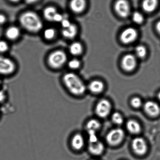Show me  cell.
<instances>
[{
    "mask_svg": "<svg viewBox=\"0 0 160 160\" xmlns=\"http://www.w3.org/2000/svg\"><path fill=\"white\" fill-rule=\"evenodd\" d=\"M125 137L123 130L120 128L111 130L106 136L107 142L111 146H117L121 143Z\"/></svg>",
    "mask_w": 160,
    "mask_h": 160,
    "instance_id": "8992f818",
    "label": "cell"
},
{
    "mask_svg": "<svg viewBox=\"0 0 160 160\" xmlns=\"http://www.w3.org/2000/svg\"><path fill=\"white\" fill-rule=\"evenodd\" d=\"M1 79H0V84H1Z\"/></svg>",
    "mask_w": 160,
    "mask_h": 160,
    "instance_id": "8d00e7d4",
    "label": "cell"
},
{
    "mask_svg": "<svg viewBox=\"0 0 160 160\" xmlns=\"http://www.w3.org/2000/svg\"><path fill=\"white\" fill-rule=\"evenodd\" d=\"M137 60L136 57L133 55L128 54L124 56L122 61V66L125 71H132L136 67Z\"/></svg>",
    "mask_w": 160,
    "mask_h": 160,
    "instance_id": "7c38bea8",
    "label": "cell"
},
{
    "mask_svg": "<svg viewBox=\"0 0 160 160\" xmlns=\"http://www.w3.org/2000/svg\"><path fill=\"white\" fill-rule=\"evenodd\" d=\"M104 84L101 81L95 80L89 83L88 89L92 93L99 94L103 92L104 89Z\"/></svg>",
    "mask_w": 160,
    "mask_h": 160,
    "instance_id": "d6986e66",
    "label": "cell"
},
{
    "mask_svg": "<svg viewBox=\"0 0 160 160\" xmlns=\"http://www.w3.org/2000/svg\"><path fill=\"white\" fill-rule=\"evenodd\" d=\"M43 35L45 40L48 41L52 40L56 37V30L53 28H47L44 30Z\"/></svg>",
    "mask_w": 160,
    "mask_h": 160,
    "instance_id": "603a6c76",
    "label": "cell"
},
{
    "mask_svg": "<svg viewBox=\"0 0 160 160\" xmlns=\"http://www.w3.org/2000/svg\"><path fill=\"white\" fill-rule=\"evenodd\" d=\"M85 140L81 133L76 132L69 136L67 145L69 149L73 152H79L84 148Z\"/></svg>",
    "mask_w": 160,
    "mask_h": 160,
    "instance_id": "277c9868",
    "label": "cell"
},
{
    "mask_svg": "<svg viewBox=\"0 0 160 160\" xmlns=\"http://www.w3.org/2000/svg\"><path fill=\"white\" fill-rule=\"evenodd\" d=\"M127 129L131 134H139L142 130L140 124L134 120H128L126 123Z\"/></svg>",
    "mask_w": 160,
    "mask_h": 160,
    "instance_id": "ac0fdd59",
    "label": "cell"
},
{
    "mask_svg": "<svg viewBox=\"0 0 160 160\" xmlns=\"http://www.w3.org/2000/svg\"><path fill=\"white\" fill-rule=\"evenodd\" d=\"M158 98L160 102V92L158 94Z\"/></svg>",
    "mask_w": 160,
    "mask_h": 160,
    "instance_id": "d590c367",
    "label": "cell"
},
{
    "mask_svg": "<svg viewBox=\"0 0 160 160\" xmlns=\"http://www.w3.org/2000/svg\"><path fill=\"white\" fill-rule=\"evenodd\" d=\"M78 32L77 26L72 23L71 26L67 29H62V34L64 38L68 40H72L76 37Z\"/></svg>",
    "mask_w": 160,
    "mask_h": 160,
    "instance_id": "2e32d148",
    "label": "cell"
},
{
    "mask_svg": "<svg viewBox=\"0 0 160 160\" xmlns=\"http://www.w3.org/2000/svg\"><path fill=\"white\" fill-rule=\"evenodd\" d=\"M111 119L112 122L118 125H121L123 122V116L118 112L114 113L111 117Z\"/></svg>",
    "mask_w": 160,
    "mask_h": 160,
    "instance_id": "484cf974",
    "label": "cell"
},
{
    "mask_svg": "<svg viewBox=\"0 0 160 160\" xmlns=\"http://www.w3.org/2000/svg\"><path fill=\"white\" fill-rule=\"evenodd\" d=\"M86 6V1L84 0H73L69 3V7L72 12L78 14L84 11Z\"/></svg>",
    "mask_w": 160,
    "mask_h": 160,
    "instance_id": "5bb4252c",
    "label": "cell"
},
{
    "mask_svg": "<svg viewBox=\"0 0 160 160\" xmlns=\"http://www.w3.org/2000/svg\"><path fill=\"white\" fill-rule=\"evenodd\" d=\"M7 17L5 15L3 14H0V25L4 24L7 21Z\"/></svg>",
    "mask_w": 160,
    "mask_h": 160,
    "instance_id": "d6a6232c",
    "label": "cell"
},
{
    "mask_svg": "<svg viewBox=\"0 0 160 160\" xmlns=\"http://www.w3.org/2000/svg\"><path fill=\"white\" fill-rule=\"evenodd\" d=\"M37 1H26V2L27 4H35L36 2H37Z\"/></svg>",
    "mask_w": 160,
    "mask_h": 160,
    "instance_id": "e575fe53",
    "label": "cell"
},
{
    "mask_svg": "<svg viewBox=\"0 0 160 160\" xmlns=\"http://www.w3.org/2000/svg\"><path fill=\"white\" fill-rule=\"evenodd\" d=\"M135 51L136 57L139 58H143L146 55L147 50L145 47L142 45H138L136 47Z\"/></svg>",
    "mask_w": 160,
    "mask_h": 160,
    "instance_id": "cb8c5ba5",
    "label": "cell"
},
{
    "mask_svg": "<svg viewBox=\"0 0 160 160\" xmlns=\"http://www.w3.org/2000/svg\"><path fill=\"white\" fill-rule=\"evenodd\" d=\"M156 29L158 32L160 34V21L158 22L156 25Z\"/></svg>",
    "mask_w": 160,
    "mask_h": 160,
    "instance_id": "836d02e7",
    "label": "cell"
},
{
    "mask_svg": "<svg viewBox=\"0 0 160 160\" xmlns=\"http://www.w3.org/2000/svg\"><path fill=\"white\" fill-rule=\"evenodd\" d=\"M131 145L133 151L139 156H143L148 151V147L147 142L142 137L135 138L132 142Z\"/></svg>",
    "mask_w": 160,
    "mask_h": 160,
    "instance_id": "52a82bcc",
    "label": "cell"
},
{
    "mask_svg": "<svg viewBox=\"0 0 160 160\" xmlns=\"http://www.w3.org/2000/svg\"><path fill=\"white\" fill-rule=\"evenodd\" d=\"M143 108L145 112L150 117H156L160 114V106L156 102L147 101L144 104Z\"/></svg>",
    "mask_w": 160,
    "mask_h": 160,
    "instance_id": "8fae6325",
    "label": "cell"
},
{
    "mask_svg": "<svg viewBox=\"0 0 160 160\" xmlns=\"http://www.w3.org/2000/svg\"><path fill=\"white\" fill-rule=\"evenodd\" d=\"M19 23L22 28L28 32L37 33L43 28L42 18L37 12L32 11H26L20 14Z\"/></svg>",
    "mask_w": 160,
    "mask_h": 160,
    "instance_id": "7a4b0ae2",
    "label": "cell"
},
{
    "mask_svg": "<svg viewBox=\"0 0 160 160\" xmlns=\"http://www.w3.org/2000/svg\"><path fill=\"white\" fill-rule=\"evenodd\" d=\"M158 4V1L156 0L144 1L142 3V9L145 12H151L156 8Z\"/></svg>",
    "mask_w": 160,
    "mask_h": 160,
    "instance_id": "44dd1931",
    "label": "cell"
},
{
    "mask_svg": "<svg viewBox=\"0 0 160 160\" xmlns=\"http://www.w3.org/2000/svg\"><path fill=\"white\" fill-rule=\"evenodd\" d=\"M116 12L122 18H126L130 15V7L128 1L120 0L117 1L114 6Z\"/></svg>",
    "mask_w": 160,
    "mask_h": 160,
    "instance_id": "30bf717a",
    "label": "cell"
},
{
    "mask_svg": "<svg viewBox=\"0 0 160 160\" xmlns=\"http://www.w3.org/2000/svg\"><path fill=\"white\" fill-rule=\"evenodd\" d=\"M86 127L87 132L91 131L97 132L101 127V124L96 119H92L87 122Z\"/></svg>",
    "mask_w": 160,
    "mask_h": 160,
    "instance_id": "7402d4cb",
    "label": "cell"
},
{
    "mask_svg": "<svg viewBox=\"0 0 160 160\" xmlns=\"http://www.w3.org/2000/svg\"><path fill=\"white\" fill-rule=\"evenodd\" d=\"M8 99V95L4 91L0 90V104L5 102Z\"/></svg>",
    "mask_w": 160,
    "mask_h": 160,
    "instance_id": "4dcf8cb0",
    "label": "cell"
},
{
    "mask_svg": "<svg viewBox=\"0 0 160 160\" xmlns=\"http://www.w3.org/2000/svg\"><path fill=\"white\" fill-rule=\"evenodd\" d=\"M111 105L109 100L102 99L98 102L95 108L96 113L102 118L107 117L111 112Z\"/></svg>",
    "mask_w": 160,
    "mask_h": 160,
    "instance_id": "ba28073f",
    "label": "cell"
},
{
    "mask_svg": "<svg viewBox=\"0 0 160 160\" xmlns=\"http://www.w3.org/2000/svg\"><path fill=\"white\" fill-rule=\"evenodd\" d=\"M83 48L82 45L79 42H75L70 44L68 48V51L72 56H77L82 53Z\"/></svg>",
    "mask_w": 160,
    "mask_h": 160,
    "instance_id": "ffe728a7",
    "label": "cell"
},
{
    "mask_svg": "<svg viewBox=\"0 0 160 160\" xmlns=\"http://www.w3.org/2000/svg\"><path fill=\"white\" fill-rule=\"evenodd\" d=\"M64 18L63 15L59 12H58L53 19V22L61 23Z\"/></svg>",
    "mask_w": 160,
    "mask_h": 160,
    "instance_id": "1f68e13d",
    "label": "cell"
},
{
    "mask_svg": "<svg viewBox=\"0 0 160 160\" xmlns=\"http://www.w3.org/2000/svg\"><path fill=\"white\" fill-rule=\"evenodd\" d=\"M88 149L92 154L98 156L103 153L104 150V146L102 142L100 141L97 142H89Z\"/></svg>",
    "mask_w": 160,
    "mask_h": 160,
    "instance_id": "9a60e30c",
    "label": "cell"
},
{
    "mask_svg": "<svg viewBox=\"0 0 160 160\" xmlns=\"http://www.w3.org/2000/svg\"><path fill=\"white\" fill-rule=\"evenodd\" d=\"M16 69V65L10 58L0 56V74L9 76L12 74Z\"/></svg>",
    "mask_w": 160,
    "mask_h": 160,
    "instance_id": "5b68a950",
    "label": "cell"
},
{
    "mask_svg": "<svg viewBox=\"0 0 160 160\" xmlns=\"http://www.w3.org/2000/svg\"><path fill=\"white\" fill-rule=\"evenodd\" d=\"M56 7L53 6H47L43 11V16L45 19L48 22H53L55 16L58 12Z\"/></svg>",
    "mask_w": 160,
    "mask_h": 160,
    "instance_id": "e0dca14e",
    "label": "cell"
},
{
    "mask_svg": "<svg viewBox=\"0 0 160 160\" xmlns=\"http://www.w3.org/2000/svg\"><path fill=\"white\" fill-rule=\"evenodd\" d=\"M68 62L67 53L63 50L57 49L52 52L47 58L48 66L53 69H59Z\"/></svg>",
    "mask_w": 160,
    "mask_h": 160,
    "instance_id": "3957f363",
    "label": "cell"
},
{
    "mask_svg": "<svg viewBox=\"0 0 160 160\" xmlns=\"http://www.w3.org/2000/svg\"><path fill=\"white\" fill-rule=\"evenodd\" d=\"M137 30L134 28H128L122 33L120 38L123 43L129 44L134 42L137 38Z\"/></svg>",
    "mask_w": 160,
    "mask_h": 160,
    "instance_id": "9c48e42d",
    "label": "cell"
},
{
    "mask_svg": "<svg viewBox=\"0 0 160 160\" xmlns=\"http://www.w3.org/2000/svg\"><path fill=\"white\" fill-rule=\"evenodd\" d=\"M131 106L132 107L138 109L142 106V101L140 98L138 97H135L132 99L131 101Z\"/></svg>",
    "mask_w": 160,
    "mask_h": 160,
    "instance_id": "83f0119b",
    "label": "cell"
},
{
    "mask_svg": "<svg viewBox=\"0 0 160 160\" xmlns=\"http://www.w3.org/2000/svg\"><path fill=\"white\" fill-rule=\"evenodd\" d=\"M67 64L69 68L72 70H76L79 68L81 62L79 59L75 58L68 61Z\"/></svg>",
    "mask_w": 160,
    "mask_h": 160,
    "instance_id": "d4e9b609",
    "label": "cell"
},
{
    "mask_svg": "<svg viewBox=\"0 0 160 160\" xmlns=\"http://www.w3.org/2000/svg\"><path fill=\"white\" fill-rule=\"evenodd\" d=\"M62 83L64 89L69 95L74 98H79L84 95L86 86L84 82L78 75L72 72L63 74Z\"/></svg>",
    "mask_w": 160,
    "mask_h": 160,
    "instance_id": "6da1fadb",
    "label": "cell"
},
{
    "mask_svg": "<svg viewBox=\"0 0 160 160\" xmlns=\"http://www.w3.org/2000/svg\"><path fill=\"white\" fill-rule=\"evenodd\" d=\"M5 34L8 40L14 41L17 40L20 37L21 31L18 27L12 25L7 28Z\"/></svg>",
    "mask_w": 160,
    "mask_h": 160,
    "instance_id": "4fadbf2b",
    "label": "cell"
},
{
    "mask_svg": "<svg viewBox=\"0 0 160 160\" xmlns=\"http://www.w3.org/2000/svg\"><path fill=\"white\" fill-rule=\"evenodd\" d=\"M132 18L133 21L137 24H141L144 20L143 15L140 12H134L132 14Z\"/></svg>",
    "mask_w": 160,
    "mask_h": 160,
    "instance_id": "4316f807",
    "label": "cell"
},
{
    "mask_svg": "<svg viewBox=\"0 0 160 160\" xmlns=\"http://www.w3.org/2000/svg\"><path fill=\"white\" fill-rule=\"evenodd\" d=\"M9 49V46L7 42L4 40H0V53L4 54L7 52Z\"/></svg>",
    "mask_w": 160,
    "mask_h": 160,
    "instance_id": "f1b7e54d",
    "label": "cell"
},
{
    "mask_svg": "<svg viewBox=\"0 0 160 160\" xmlns=\"http://www.w3.org/2000/svg\"><path fill=\"white\" fill-rule=\"evenodd\" d=\"M60 23L62 29H65L69 27L72 23L71 22L69 19L64 18Z\"/></svg>",
    "mask_w": 160,
    "mask_h": 160,
    "instance_id": "f546056e",
    "label": "cell"
},
{
    "mask_svg": "<svg viewBox=\"0 0 160 160\" xmlns=\"http://www.w3.org/2000/svg\"></svg>",
    "mask_w": 160,
    "mask_h": 160,
    "instance_id": "74e56055",
    "label": "cell"
}]
</instances>
